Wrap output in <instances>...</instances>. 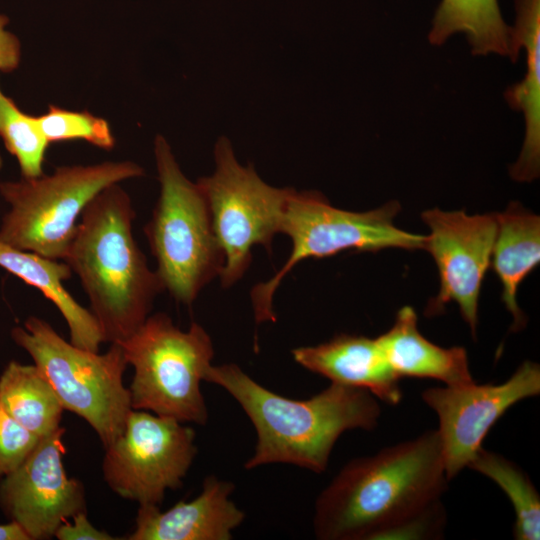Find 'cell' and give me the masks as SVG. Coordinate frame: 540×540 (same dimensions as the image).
Listing matches in <instances>:
<instances>
[{
    "label": "cell",
    "mask_w": 540,
    "mask_h": 540,
    "mask_svg": "<svg viewBox=\"0 0 540 540\" xmlns=\"http://www.w3.org/2000/svg\"><path fill=\"white\" fill-rule=\"evenodd\" d=\"M437 430L348 462L319 494L320 540H376L441 501L447 487Z\"/></svg>",
    "instance_id": "cell-1"
},
{
    "label": "cell",
    "mask_w": 540,
    "mask_h": 540,
    "mask_svg": "<svg viewBox=\"0 0 540 540\" xmlns=\"http://www.w3.org/2000/svg\"><path fill=\"white\" fill-rule=\"evenodd\" d=\"M205 381L223 388L241 406L257 435L247 470L291 464L323 473L338 438L348 430H373L381 415L369 391L333 383L297 400L262 386L234 363L211 365Z\"/></svg>",
    "instance_id": "cell-2"
},
{
    "label": "cell",
    "mask_w": 540,
    "mask_h": 540,
    "mask_svg": "<svg viewBox=\"0 0 540 540\" xmlns=\"http://www.w3.org/2000/svg\"><path fill=\"white\" fill-rule=\"evenodd\" d=\"M135 216L118 183L104 188L82 211L63 260L79 277L104 342L132 335L164 291L133 236Z\"/></svg>",
    "instance_id": "cell-3"
},
{
    "label": "cell",
    "mask_w": 540,
    "mask_h": 540,
    "mask_svg": "<svg viewBox=\"0 0 540 540\" xmlns=\"http://www.w3.org/2000/svg\"><path fill=\"white\" fill-rule=\"evenodd\" d=\"M154 155L160 195L144 233L164 290L190 306L219 277L224 254L202 189L184 175L161 135L155 138Z\"/></svg>",
    "instance_id": "cell-4"
},
{
    "label": "cell",
    "mask_w": 540,
    "mask_h": 540,
    "mask_svg": "<svg viewBox=\"0 0 540 540\" xmlns=\"http://www.w3.org/2000/svg\"><path fill=\"white\" fill-rule=\"evenodd\" d=\"M119 344L134 368L128 387L132 409L206 425L209 413L200 386L212 365L214 346L200 324L192 322L183 331L159 312Z\"/></svg>",
    "instance_id": "cell-5"
},
{
    "label": "cell",
    "mask_w": 540,
    "mask_h": 540,
    "mask_svg": "<svg viewBox=\"0 0 540 540\" xmlns=\"http://www.w3.org/2000/svg\"><path fill=\"white\" fill-rule=\"evenodd\" d=\"M143 174L131 161L103 162L1 182L0 194L10 208L2 219L0 242L63 261L86 205L104 188Z\"/></svg>",
    "instance_id": "cell-6"
},
{
    "label": "cell",
    "mask_w": 540,
    "mask_h": 540,
    "mask_svg": "<svg viewBox=\"0 0 540 540\" xmlns=\"http://www.w3.org/2000/svg\"><path fill=\"white\" fill-rule=\"evenodd\" d=\"M400 209L397 201H390L377 209L352 212L332 206L317 191L295 190L287 202L280 227V233L291 240V252L271 278L252 288L250 298L255 322H276L275 292L285 276L305 259L330 257L347 250L424 249L426 236L394 225Z\"/></svg>",
    "instance_id": "cell-7"
},
{
    "label": "cell",
    "mask_w": 540,
    "mask_h": 540,
    "mask_svg": "<svg viewBox=\"0 0 540 540\" xmlns=\"http://www.w3.org/2000/svg\"><path fill=\"white\" fill-rule=\"evenodd\" d=\"M11 337L48 379L64 410L84 419L104 448L121 435L132 407L123 383L128 363L119 343L103 354L85 350L35 316L14 327Z\"/></svg>",
    "instance_id": "cell-8"
},
{
    "label": "cell",
    "mask_w": 540,
    "mask_h": 540,
    "mask_svg": "<svg viewBox=\"0 0 540 540\" xmlns=\"http://www.w3.org/2000/svg\"><path fill=\"white\" fill-rule=\"evenodd\" d=\"M214 161V172L197 183L206 197L224 254L220 283L229 288L248 270L253 247L263 246L271 252L295 189L273 187L260 178L252 165H241L230 140L224 136L215 143Z\"/></svg>",
    "instance_id": "cell-9"
},
{
    "label": "cell",
    "mask_w": 540,
    "mask_h": 540,
    "mask_svg": "<svg viewBox=\"0 0 540 540\" xmlns=\"http://www.w3.org/2000/svg\"><path fill=\"white\" fill-rule=\"evenodd\" d=\"M195 430L176 419L132 409L121 435L105 448L103 478L122 498L161 505L182 486L197 454Z\"/></svg>",
    "instance_id": "cell-10"
},
{
    "label": "cell",
    "mask_w": 540,
    "mask_h": 540,
    "mask_svg": "<svg viewBox=\"0 0 540 540\" xmlns=\"http://www.w3.org/2000/svg\"><path fill=\"white\" fill-rule=\"evenodd\" d=\"M539 393L540 367L530 360L501 384L479 385L474 381L424 390L422 399L439 420L437 432L448 481L468 467L485 436L509 408Z\"/></svg>",
    "instance_id": "cell-11"
},
{
    "label": "cell",
    "mask_w": 540,
    "mask_h": 540,
    "mask_svg": "<svg viewBox=\"0 0 540 540\" xmlns=\"http://www.w3.org/2000/svg\"><path fill=\"white\" fill-rule=\"evenodd\" d=\"M421 216L430 229L424 249L433 257L440 280L439 292L428 302L425 315H439L455 302L475 337L479 296L497 234L496 214L468 215L464 210L434 208Z\"/></svg>",
    "instance_id": "cell-12"
},
{
    "label": "cell",
    "mask_w": 540,
    "mask_h": 540,
    "mask_svg": "<svg viewBox=\"0 0 540 540\" xmlns=\"http://www.w3.org/2000/svg\"><path fill=\"white\" fill-rule=\"evenodd\" d=\"M60 427L40 438L36 447L13 472L0 480V507L29 540L54 537L57 528L80 512H86L81 481L68 477Z\"/></svg>",
    "instance_id": "cell-13"
},
{
    "label": "cell",
    "mask_w": 540,
    "mask_h": 540,
    "mask_svg": "<svg viewBox=\"0 0 540 540\" xmlns=\"http://www.w3.org/2000/svg\"><path fill=\"white\" fill-rule=\"evenodd\" d=\"M235 486L214 475L204 479L200 494L166 511L139 505L135 529L128 540H230L245 519L231 500Z\"/></svg>",
    "instance_id": "cell-14"
},
{
    "label": "cell",
    "mask_w": 540,
    "mask_h": 540,
    "mask_svg": "<svg viewBox=\"0 0 540 540\" xmlns=\"http://www.w3.org/2000/svg\"><path fill=\"white\" fill-rule=\"evenodd\" d=\"M303 368L333 383L361 388L390 405L402 400L400 377L377 338L342 333L327 342L291 351Z\"/></svg>",
    "instance_id": "cell-15"
},
{
    "label": "cell",
    "mask_w": 540,
    "mask_h": 540,
    "mask_svg": "<svg viewBox=\"0 0 540 540\" xmlns=\"http://www.w3.org/2000/svg\"><path fill=\"white\" fill-rule=\"evenodd\" d=\"M516 21L512 36L516 48L525 49L524 78L504 93L510 108L522 112L525 138L511 177L531 182L540 172V0H515Z\"/></svg>",
    "instance_id": "cell-16"
},
{
    "label": "cell",
    "mask_w": 540,
    "mask_h": 540,
    "mask_svg": "<svg viewBox=\"0 0 540 540\" xmlns=\"http://www.w3.org/2000/svg\"><path fill=\"white\" fill-rule=\"evenodd\" d=\"M418 318L411 306L402 307L392 327L377 337L391 367L402 377L430 378L447 386L474 382L463 347H440L418 329Z\"/></svg>",
    "instance_id": "cell-17"
},
{
    "label": "cell",
    "mask_w": 540,
    "mask_h": 540,
    "mask_svg": "<svg viewBox=\"0 0 540 540\" xmlns=\"http://www.w3.org/2000/svg\"><path fill=\"white\" fill-rule=\"evenodd\" d=\"M0 267L39 289L58 308L68 325L70 342L73 345L99 352L104 338L96 318L63 286V281L72 275L66 262L19 250L0 242Z\"/></svg>",
    "instance_id": "cell-18"
},
{
    "label": "cell",
    "mask_w": 540,
    "mask_h": 540,
    "mask_svg": "<svg viewBox=\"0 0 540 540\" xmlns=\"http://www.w3.org/2000/svg\"><path fill=\"white\" fill-rule=\"evenodd\" d=\"M496 218L491 263L502 285V301L513 316L511 329L518 331L525 326L526 318L516 295L522 281L540 261V217L513 202Z\"/></svg>",
    "instance_id": "cell-19"
},
{
    "label": "cell",
    "mask_w": 540,
    "mask_h": 540,
    "mask_svg": "<svg viewBox=\"0 0 540 540\" xmlns=\"http://www.w3.org/2000/svg\"><path fill=\"white\" fill-rule=\"evenodd\" d=\"M464 33L473 55L497 54L518 59L512 27L508 26L498 0H441L428 34L432 45H443L452 35Z\"/></svg>",
    "instance_id": "cell-20"
},
{
    "label": "cell",
    "mask_w": 540,
    "mask_h": 540,
    "mask_svg": "<svg viewBox=\"0 0 540 540\" xmlns=\"http://www.w3.org/2000/svg\"><path fill=\"white\" fill-rule=\"evenodd\" d=\"M0 403L23 427L42 438L61 425L64 408L41 370L10 361L0 375Z\"/></svg>",
    "instance_id": "cell-21"
},
{
    "label": "cell",
    "mask_w": 540,
    "mask_h": 540,
    "mask_svg": "<svg viewBox=\"0 0 540 540\" xmlns=\"http://www.w3.org/2000/svg\"><path fill=\"white\" fill-rule=\"evenodd\" d=\"M468 467L493 480L510 499L515 512L513 537L539 540L540 496L528 474L504 456L483 448Z\"/></svg>",
    "instance_id": "cell-22"
},
{
    "label": "cell",
    "mask_w": 540,
    "mask_h": 540,
    "mask_svg": "<svg viewBox=\"0 0 540 540\" xmlns=\"http://www.w3.org/2000/svg\"><path fill=\"white\" fill-rule=\"evenodd\" d=\"M0 138L17 159L22 177L43 175V163L49 142L42 133L37 116L21 111L0 91Z\"/></svg>",
    "instance_id": "cell-23"
},
{
    "label": "cell",
    "mask_w": 540,
    "mask_h": 540,
    "mask_svg": "<svg viewBox=\"0 0 540 540\" xmlns=\"http://www.w3.org/2000/svg\"><path fill=\"white\" fill-rule=\"evenodd\" d=\"M37 121L49 143L83 140L105 150L115 145L109 123L88 111H70L49 105L45 114L37 116Z\"/></svg>",
    "instance_id": "cell-24"
},
{
    "label": "cell",
    "mask_w": 540,
    "mask_h": 540,
    "mask_svg": "<svg viewBox=\"0 0 540 540\" xmlns=\"http://www.w3.org/2000/svg\"><path fill=\"white\" fill-rule=\"evenodd\" d=\"M40 438L19 424L0 403V479L17 469Z\"/></svg>",
    "instance_id": "cell-25"
},
{
    "label": "cell",
    "mask_w": 540,
    "mask_h": 540,
    "mask_svg": "<svg viewBox=\"0 0 540 540\" xmlns=\"http://www.w3.org/2000/svg\"><path fill=\"white\" fill-rule=\"evenodd\" d=\"M72 522H63L56 530L54 537L59 540H114L119 539L97 529L87 518V512L73 516Z\"/></svg>",
    "instance_id": "cell-26"
},
{
    "label": "cell",
    "mask_w": 540,
    "mask_h": 540,
    "mask_svg": "<svg viewBox=\"0 0 540 540\" xmlns=\"http://www.w3.org/2000/svg\"><path fill=\"white\" fill-rule=\"evenodd\" d=\"M8 23V17L0 13V72L13 71L18 67L21 58L20 42L6 29Z\"/></svg>",
    "instance_id": "cell-27"
},
{
    "label": "cell",
    "mask_w": 540,
    "mask_h": 540,
    "mask_svg": "<svg viewBox=\"0 0 540 540\" xmlns=\"http://www.w3.org/2000/svg\"><path fill=\"white\" fill-rule=\"evenodd\" d=\"M0 540H29L25 532L14 522L0 524Z\"/></svg>",
    "instance_id": "cell-28"
}]
</instances>
